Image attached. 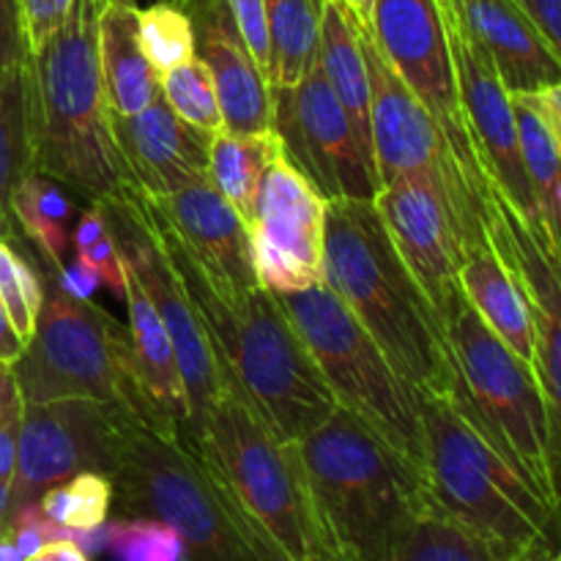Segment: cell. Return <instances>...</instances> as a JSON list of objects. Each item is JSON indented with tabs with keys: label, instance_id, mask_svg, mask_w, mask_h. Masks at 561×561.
Instances as JSON below:
<instances>
[{
	"label": "cell",
	"instance_id": "6da1fadb",
	"mask_svg": "<svg viewBox=\"0 0 561 561\" xmlns=\"http://www.w3.org/2000/svg\"><path fill=\"white\" fill-rule=\"evenodd\" d=\"M137 203L195 305L225 389L283 442L310 436L337 411V400L277 294L263 285L230 288L219 283L146 197Z\"/></svg>",
	"mask_w": 561,
	"mask_h": 561
},
{
	"label": "cell",
	"instance_id": "7a4b0ae2",
	"mask_svg": "<svg viewBox=\"0 0 561 561\" xmlns=\"http://www.w3.org/2000/svg\"><path fill=\"white\" fill-rule=\"evenodd\" d=\"M327 285L376 340L420 398H453L447 327L394 250L373 201H329L323 236Z\"/></svg>",
	"mask_w": 561,
	"mask_h": 561
},
{
	"label": "cell",
	"instance_id": "3957f363",
	"mask_svg": "<svg viewBox=\"0 0 561 561\" xmlns=\"http://www.w3.org/2000/svg\"><path fill=\"white\" fill-rule=\"evenodd\" d=\"M102 9L104 0H75L58 33L27 55L33 173L60 181L88 203L113 201L129 190L99 64Z\"/></svg>",
	"mask_w": 561,
	"mask_h": 561
},
{
	"label": "cell",
	"instance_id": "277c9868",
	"mask_svg": "<svg viewBox=\"0 0 561 561\" xmlns=\"http://www.w3.org/2000/svg\"><path fill=\"white\" fill-rule=\"evenodd\" d=\"M321 548L345 561H392L427 482L354 414L334 411L299 442Z\"/></svg>",
	"mask_w": 561,
	"mask_h": 561
},
{
	"label": "cell",
	"instance_id": "5b68a950",
	"mask_svg": "<svg viewBox=\"0 0 561 561\" xmlns=\"http://www.w3.org/2000/svg\"><path fill=\"white\" fill-rule=\"evenodd\" d=\"M110 480L118 513L168 524L184 561H288L186 438L124 416Z\"/></svg>",
	"mask_w": 561,
	"mask_h": 561
},
{
	"label": "cell",
	"instance_id": "8992f818",
	"mask_svg": "<svg viewBox=\"0 0 561 561\" xmlns=\"http://www.w3.org/2000/svg\"><path fill=\"white\" fill-rule=\"evenodd\" d=\"M427 493L449 518L526 557H553L561 513L449 398H420Z\"/></svg>",
	"mask_w": 561,
	"mask_h": 561
},
{
	"label": "cell",
	"instance_id": "52a82bcc",
	"mask_svg": "<svg viewBox=\"0 0 561 561\" xmlns=\"http://www.w3.org/2000/svg\"><path fill=\"white\" fill-rule=\"evenodd\" d=\"M44 285L36 329L16 359L14 376L25 403L88 398L118 405L153 431L173 436L142 394L131 356L129 327L91 299H77L60 283V263L33 255Z\"/></svg>",
	"mask_w": 561,
	"mask_h": 561
},
{
	"label": "cell",
	"instance_id": "ba28073f",
	"mask_svg": "<svg viewBox=\"0 0 561 561\" xmlns=\"http://www.w3.org/2000/svg\"><path fill=\"white\" fill-rule=\"evenodd\" d=\"M340 409L427 482L422 400L329 285L277 294Z\"/></svg>",
	"mask_w": 561,
	"mask_h": 561
},
{
	"label": "cell",
	"instance_id": "9c48e42d",
	"mask_svg": "<svg viewBox=\"0 0 561 561\" xmlns=\"http://www.w3.org/2000/svg\"><path fill=\"white\" fill-rule=\"evenodd\" d=\"M186 442L285 559L307 561L321 548L299 442L274 436L230 389H222L201 433Z\"/></svg>",
	"mask_w": 561,
	"mask_h": 561
},
{
	"label": "cell",
	"instance_id": "30bf717a",
	"mask_svg": "<svg viewBox=\"0 0 561 561\" xmlns=\"http://www.w3.org/2000/svg\"><path fill=\"white\" fill-rule=\"evenodd\" d=\"M453 403L561 513L551 466V422L535 370L466 301L447 323Z\"/></svg>",
	"mask_w": 561,
	"mask_h": 561
},
{
	"label": "cell",
	"instance_id": "8fae6325",
	"mask_svg": "<svg viewBox=\"0 0 561 561\" xmlns=\"http://www.w3.org/2000/svg\"><path fill=\"white\" fill-rule=\"evenodd\" d=\"M359 22V20H356ZM362 49L370 75V131L381 186L403 175H422L442 190L455 230L463 244V255L474 247L491 244L488 239V186L477 184L449 148L425 104L409 91L398 71L389 66L373 38L370 27L359 22Z\"/></svg>",
	"mask_w": 561,
	"mask_h": 561
},
{
	"label": "cell",
	"instance_id": "7c38bea8",
	"mask_svg": "<svg viewBox=\"0 0 561 561\" xmlns=\"http://www.w3.org/2000/svg\"><path fill=\"white\" fill-rule=\"evenodd\" d=\"M102 208L121 257L135 272L137 283L168 329L186 398V431L181 438H195L208 409L225 389L206 329L201 327L195 305L137 197L126 190L121 197L104 201Z\"/></svg>",
	"mask_w": 561,
	"mask_h": 561
},
{
	"label": "cell",
	"instance_id": "4fadbf2b",
	"mask_svg": "<svg viewBox=\"0 0 561 561\" xmlns=\"http://www.w3.org/2000/svg\"><path fill=\"white\" fill-rule=\"evenodd\" d=\"M272 129L285 153L327 201H376L381 192L376 162L362 148L321 60L316 58L296 85L272 88Z\"/></svg>",
	"mask_w": 561,
	"mask_h": 561
},
{
	"label": "cell",
	"instance_id": "5bb4252c",
	"mask_svg": "<svg viewBox=\"0 0 561 561\" xmlns=\"http://www.w3.org/2000/svg\"><path fill=\"white\" fill-rule=\"evenodd\" d=\"M370 33L389 66L433 115L460 168L488 186L460 104L442 0H376Z\"/></svg>",
	"mask_w": 561,
	"mask_h": 561
},
{
	"label": "cell",
	"instance_id": "9a60e30c",
	"mask_svg": "<svg viewBox=\"0 0 561 561\" xmlns=\"http://www.w3.org/2000/svg\"><path fill=\"white\" fill-rule=\"evenodd\" d=\"M124 416L131 414L88 398L25 403L11 477V513L82 471L113 474Z\"/></svg>",
	"mask_w": 561,
	"mask_h": 561
},
{
	"label": "cell",
	"instance_id": "2e32d148",
	"mask_svg": "<svg viewBox=\"0 0 561 561\" xmlns=\"http://www.w3.org/2000/svg\"><path fill=\"white\" fill-rule=\"evenodd\" d=\"M442 9L447 20L449 47H453L460 104H463L466 124H469L482 173L513 203L515 211L531 228L542 230L540 206H537L535 190L526 175L524 153H520L513 96L502 85L491 58L471 33L463 9L453 0H442Z\"/></svg>",
	"mask_w": 561,
	"mask_h": 561
},
{
	"label": "cell",
	"instance_id": "e0dca14e",
	"mask_svg": "<svg viewBox=\"0 0 561 561\" xmlns=\"http://www.w3.org/2000/svg\"><path fill=\"white\" fill-rule=\"evenodd\" d=\"M488 239L524 288L535 327V376L551 422V466L561 504V266L546 233L531 228L488 181Z\"/></svg>",
	"mask_w": 561,
	"mask_h": 561
},
{
	"label": "cell",
	"instance_id": "ac0fdd59",
	"mask_svg": "<svg viewBox=\"0 0 561 561\" xmlns=\"http://www.w3.org/2000/svg\"><path fill=\"white\" fill-rule=\"evenodd\" d=\"M327 203L283 148L268 168L257 217L250 225L252 263L263 288L296 294L327 285Z\"/></svg>",
	"mask_w": 561,
	"mask_h": 561
},
{
	"label": "cell",
	"instance_id": "d6986e66",
	"mask_svg": "<svg viewBox=\"0 0 561 561\" xmlns=\"http://www.w3.org/2000/svg\"><path fill=\"white\" fill-rule=\"evenodd\" d=\"M373 203L387 225L389 239L394 241V250L431 296L447 327L466 305V296L460 288L463 244L442 190L422 175H403L381 186Z\"/></svg>",
	"mask_w": 561,
	"mask_h": 561
},
{
	"label": "cell",
	"instance_id": "ffe728a7",
	"mask_svg": "<svg viewBox=\"0 0 561 561\" xmlns=\"http://www.w3.org/2000/svg\"><path fill=\"white\" fill-rule=\"evenodd\" d=\"M110 126L135 195L157 201L195 175H208L214 135L179 118L162 93L135 115L110 110Z\"/></svg>",
	"mask_w": 561,
	"mask_h": 561
},
{
	"label": "cell",
	"instance_id": "44dd1931",
	"mask_svg": "<svg viewBox=\"0 0 561 561\" xmlns=\"http://www.w3.org/2000/svg\"><path fill=\"white\" fill-rule=\"evenodd\" d=\"M195 31V58L206 64L222 104L225 131L255 135L272 129V85L241 38L228 0H173Z\"/></svg>",
	"mask_w": 561,
	"mask_h": 561
},
{
	"label": "cell",
	"instance_id": "7402d4cb",
	"mask_svg": "<svg viewBox=\"0 0 561 561\" xmlns=\"http://www.w3.org/2000/svg\"><path fill=\"white\" fill-rule=\"evenodd\" d=\"M140 197V195H137ZM197 261L230 288H257L250 228L208 175H195L164 197H146Z\"/></svg>",
	"mask_w": 561,
	"mask_h": 561
},
{
	"label": "cell",
	"instance_id": "603a6c76",
	"mask_svg": "<svg viewBox=\"0 0 561 561\" xmlns=\"http://www.w3.org/2000/svg\"><path fill=\"white\" fill-rule=\"evenodd\" d=\"M460 9L510 96L561 82V60L518 0H469Z\"/></svg>",
	"mask_w": 561,
	"mask_h": 561
},
{
	"label": "cell",
	"instance_id": "cb8c5ba5",
	"mask_svg": "<svg viewBox=\"0 0 561 561\" xmlns=\"http://www.w3.org/2000/svg\"><path fill=\"white\" fill-rule=\"evenodd\" d=\"M124 299L126 307H129L131 356H135V373L142 394L151 403L153 414L159 416L164 431L173 433V436H184L186 398L173 343H170V334L164 329L162 318L157 316L151 299L146 296L142 285L137 283L135 272L129 266H126Z\"/></svg>",
	"mask_w": 561,
	"mask_h": 561
},
{
	"label": "cell",
	"instance_id": "d4e9b609",
	"mask_svg": "<svg viewBox=\"0 0 561 561\" xmlns=\"http://www.w3.org/2000/svg\"><path fill=\"white\" fill-rule=\"evenodd\" d=\"M135 0L104 3L99 16V64L113 113L135 115L162 93V82L148 60L137 27Z\"/></svg>",
	"mask_w": 561,
	"mask_h": 561
},
{
	"label": "cell",
	"instance_id": "484cf974",
	"mask_svg": "<svg viewBox=\"0 0 561 561\" xmlns=\"http://www.w3.org/2000/svg\"><path fill=\"white\" fill-rule=\"evenodd\" d=\"M460 288L482 321L535 370V327H531L529 301L493 244L466 252L460 263Z\"/></svg>",
	"mask_w": 561,
	"mask_h": 561
},
{
	"label": "cell",
	"instance_id": "4316f807",
	"mask_svg": "<svg viewBox=\"0 0 561 561\" xmlns=\"http://www.w3.org/2000/svg\"><path fill=\"white\" fill-rule=\"evenodd\" d=\"M318 60L323 66L334 96L343 104L345 115L354 124L356 137L367 157L373 159V131H370V75H367L365 49L359 38V22L337 0L323 3L321 42H318ZM376 162V159H373Z\"/></svg>",
	"mask_w": 561,
	"mask_h": 561
},
{
	"label": "cell",
	"instance_id": "83f0119b",
	"mask_svg": "<svg viewBox=\"0 0 561 561\" xmlns=\"http://www.w3.org/2000/svg\"><path fill=\"white\" fill-rule=\"evenodd\" d=\"M283 148V140L274 129L255 131V135H236V131L222 129L211 137L208 179L222 192L225 201L239 211L247 228L255 222L263 181Z\"/></svg>",
	"mask_w": 561,
	"mask_h": 561
},
{
	"label": "cell",
	"instance_id": "f1b7e54d",
	"mask_svg": "<svg viewBox=\"0 0 561 561\" xmlns=\"http://www.w3.org/2000/svg\"><path fill=\"white\" fill-rule=\"evenodd\" d=\"M551 557H526L499 546L491 537L469 529L460 520L427 504L411 518L394 546L392 561H548Z\"/></svg>",
	"mask_w": 561,
	"mask_h": 561
},
{
	"label": "cell",
	"instance_id": "f546056e",
	"mask_svg": "<svg viewBox=\"0 0 561 561\" xmlns=\"http://www.w3.org/2000/svg\"><path fill=\"white\" fill-rule=\"evenodd\" d=\"M11 217L20 222L25 239L55 263H64L71 250L77 206L60 181L27 173L11 192Z\"/></svg>",
	"mask_w": 561,
	"mask_h": 561
},
{
	"label": "cell",
	"instance_id": "4dcf8cb0",
	"mask_svg": "<svg viewBox=\"0 0 561 561\" xmlns=\"http://www.w3.org/2000/svg\"><path fill=\"white\" fill-rule=\"evenodd\" d=\"M327 0H266L272 71L268 85L290 88L318 58L321 16Z\"/></svg>",
	"mask_w": 561,
	"mask_h": 561
},
{
	"label": "cell",
	"instance_id": "1f68e13d",
	"mask_svg": "<svg viewBox=\"0 0 561 561\" xmlns=\"http://www.w3.org/2000/svg\"><path fill=\"white\" fill-rule=\"evenodd\" d=\"M33 173L27 137V71L22 80L0 88V239H14L11 192Z\"/></svg>",
	"mask_w": 561,
	"mask_h": 561
},
{
	"label": "cell",
	"instance_id": "d6a6232c",
	"mask_svg": "<svg viewBox=\"0 0 561 561\" xmlns=\"http://www.w3.org/2000/svg\"><path fill=\"white\" fill-rule=\"evenodd\" d=\"M113 480L99 471H82L60 485L49 488L38 507L49 520L71 531L102 529L113 510Z\"/></svg>",
	"mask_w": 561,
	"mask_h": 561
},
{
	"label": "cell",
	"instance_id": "836d02e7",
	"mask_svg": "<svg viewBox=\"0 0 561 561\" xmlns=\"http://www.w3.org/2000/svg\"><path fill=\"white\" fill-rule=\"evenodd\" d=\"M137 27H140L142 49H146L153 71L159 75V82L168 71L179 69L181 64L195 58L192 22L173 0H162V3L137 11Z\"/></svg>",
	"mask_w": 561,
	"mask_h": 561
},
{
	"label": "cell",
	"instance_id": "e575fe53",
	"mask_svg": "<svg viewBox=\"0 0 561 561\" xmlns=\"http://www.w3.org/2000/svg\"><path fill=\"white\" fill-rule=\"evenodd\" d=\"M0 301L14 332L27 345L42 310L44 285L33 255L16 250L11 239H0Z\"/></svg>",
	"mask_w": 561,
	"mask_h": 561
},
{
	"label": "cell",
	"instance_id": "d590c367",
	"mask_svg": "<svg viewBox=\"0 0 561 561\" xmlns=\"http://www.w3.org/2000/svg\"><path fill=\"white\" fill-rule=\"evenodd\" d=\"M162 96L173 107V113L195 129L208 131V135H217L225 129L217 85H214L211 71L206 69L201 58H192L181 64L179 69L168 71L162 77Z\"/></svg>",
	"mask_w": 561,
	"mask_h": 561
},
{
	"label": "cell",
	"instance_id": "8d00e7d4",
	"mask_svg": "<svg viewBox=\"0 0 561 561\" xmlns=\"http://www.w3.org/2000/svg\"><path fill=\"white\" fill-rule=\"evenodd\" d=\"M104 546L115 561H184V546L168 524L140 515H121L104 524Z\"/></svg>",
	"mask_w": 561,
	"mask_h": 561
},
{
	"label": "cell",
	"instance_id": "74e56055",
	"mask_svg": "<svg viewBox=\"0 0 561 561\" xmlns=\"http://www.w3.org/2000/svg\"><path fill=\"white\" fill-rule=\"evenodd\" d=\"M515 107V121H518V140H520V153H524L526 175L531 181V190H535L537 206L546 208L548 197H551V186L557 181V173L561 168V153L553 142V137L548 135L546 124L540 121V115L529 107L520 96H513Z\"/></svg>",
	"mask_w": 561,
	"mask_h": 561
},
{
	"label": "cell",
	"instance_id": "f35d334b",
	"mask_svg": "<svg viewBox=\"0 0 561 561\" xmlns=\"http://www.w3.org/2000/svg\"><path fill=\"white\" fill-rule=\"evenodd\" d=\"M25 398L16 383L14 365L0 362V482L11 485L16 466V442H20Z\"/></svg>",
	"mask_w": 561,
	"mask_h": 561
},
{
	"label": "cell",
	"instance_id": "ab89813d",
	"mask_svg": "<svg viewBox=\"0 0 561 561\" xmlns=\"http://www.w3.org/2000/svg\"><path fill=\"white\" fill-rule=\"evenodd\" d=\"M75 0H20V27L27 55L38 53L58 33Z\"/></svg>",
	"mask_w": 561,
	"mask_h": 561
},
{
	"label": "cell",
	"instance_id": "60d3db41",
	"mask_svg": "<svg viewBox=\"0 0 561 561\" xmlns=\"http://www.w3.org/2000/svg\"><path fill=\"white\" fill-rule=\"evenodd\" d=\"M228 9L239 25L241 38L252 53L263 75L272 71V36H268L266 0H228Z\"/></svg>",
	"mask_w": 561,
	"mask_h": 561
},
{
	"label": "cell",
	"instance_id": "b9f144b4",
	"mask_svg": "<svg viewBox=\"0 0 561 561\" xmlns=\"http://www.w3.org/2000/svg\"><path fill=\"white\" fill-rule=\"evenodd\" d=\"M27 71V49L20 27V3L0 0V88L22 80Z\"/></svg>",
	"mask_w": 561,
	"mask_h": 561
},
{
	"label": "cell",
	"instance_id": "7bdbcfd3",
	"mask_svg": "<svg viewBox=\"0 0 561 561\" xmlns=\"http://www.w3.org/2000/svg\"><path fill=\"white\" fill-rule=\"evenodd\" d=\"M77 257H82V261L91 263V266L96 268L99 279H102V283L107 285L115 296H121V299H124L126 296V266H124V257H121V252H118V247H115L113 233H110V230L96 241V244L88 247L85 252H77Z\"/></svg>",
	"mask_w": 561,
	"mask_h": 561
},
{
	"label": "cell",
	"instance_id": "ee69618b",
	"mask_svg": "<svg viewBox=\"0 0 561 561\" xmlns=\"http://www.w3.org/2000/svg\"><path fill=\"white\" fill-rule=\"evenodd\" d=\"M518 5L529 14L548 47L561 60V0H518Z\"/></svg>",
	"mask_w": 561,
	"mask_h": 561
},
{
	"label": "cell",
	"instance_id": "f6af8a7d",
	"mask_svg": "<svg viewBox=\"0 0 561 561\" xmlns=\"http://www.w3.org/2000/svg\"><path fill=\"white\" fill-rule=\"evenodd\" d=\"M513 96H520L546 124L548 135L553 137L557 142L559 153H561V82H553V85L542 88V91L535 93H513Z\"/></svg>",
	"mask_w": 561,
	"mask_h": 561
},
{
	"label": "cell",
	"instance_id": "bcb514c9",
	"mask_svg": "<svg viewBox=\"0 0 561 561\" xmlns=\"http://www.w3.org/2000/svg\"><path fill=\"white\" fill-rule=\"evenodd\" d=\"M107 230L110 225L107 217H104L102 203H91V206L77 217L75 228H71V250H75V255L77 252H85L91 244H96Z\"/></svg>",
	"mask_w": 561,
	"mask_h": 561
},
{
	"label": "cell",
	"instance_id": "7dc6e473",
	"mask_svg": "<svg viewBox=\"0 0 561 561\" xmlns=\"http://www.w3.org/2000/svg\"><path fill=\"white\" fill-rule=\"evenodd\" d=\"M58 274H60V283H64V288L69 290L71 296H77V299H91V296L96 294L99 285H102L96 268L77 255H75V263H69V266H66V263H60Z\"/></svg>",
	"mask_w": 561,
	"mask_h": 561
},
{
	"label": "cell",
	"instance_id": "c3c4849f",
	"mask_svg": "<svg viewBox=\"0 0 561 561\" xmlns=\"http://www.w3.org/2000/svg\"><path fill=\"white\" fill-rule=\"evenodd\" d=\"M542 233H546L548 247H551L553 257H557L561 266V168L551 186V197H548L546 208H542Z\"/></svg>",
	"mask_w": 561,
	"mask_h": 561
},
{
	"label": "cell",
	"instance_id": "681fc988",
	"mask_svg": "<svg viewBox=\"0 0 561 561\" xmlns=\"http://www.w3.org/2000/svg\"><path fill=\"white\" fill-rule=\"evenodd\" d=\"M22 351H25V343H22L20 334L14 332L9 316H5L3 301H0V362H5V365H16Z\"/></svg>",
	"mask_w": 561,
	"mask_h": 561
},
{
	"label": "cell",
	"instance_id": "f907efd6",
	"mask_svg": "<svg viewBox=\"0 0 561 561\" xmlns=\"http://www.w3.org/2000/svg\"><path fill=\"white\" fill-rule=\"evenodd\" d=\"M47 553L53 561H91L85 548L77 546L75 540L53 542V546H47Z\"/></svg>",
	"mask_w": 561,
	"mask_h": 561
},
{
	"label": "cell",
	"instance_id": "816d5d0a",
	"mask_svg": "<svg viewBox=\"0 0 561 561\" xmlns=\"http://www.w3.org/2000/svg\"><path fill=\"white\" fill-rule=\"evenodd\" d=\"M337 3L345 5V9L362 22V25L370 27V16H373V5H376V0H337Z\"/></svg>",
	"mask_w": 561,
	"mask_h": 561
},
{
	"label": "cell",
	"instance_id": "f5cc1de1",
	"mask_svg": "<svg viewBox=\"0 0 561 561\" xmlns=\"http://www.w3.org/2000/svg\"><path fill=\"white\" fill-rule=\"evenodd\" d=\"M9 515H11V485L0 482V537L9 531Z\"/></svg>",
	"mask_w": 561,
	"mask_h": 561
},
{
	"label": "cell",
	"instance_id": "db71d44e",
	"mask_svg": "<svg viewBox=\"0 0 561 561\" xmlns=\"http://www.w3.org/2000/svg\"><path fill=\"white\" fill-rule=\"evenodd\" d=\"M0 561H25L20 548H16L9 537H0Z\"/></svg>",
	"mask_w": 561,
	"mask_h": 561
},
{
	"label": "cell",
	"instance_id": "11a10c76",
	"mask_svg": "<svg viewBox=\"0 0 561 561\" xmlns=\"http://www.w3.org/2000/svg\"><path fill=\"white\" fill-rule=\"evenodd\" d=\"M307 561H345V559H340L337 553H332V551H327V548H318L316 553H312L310 559Z\"/></svg>",
	"mask_w": 561,
	"mask_h": 561
},
{
	"label": "cell",
	"instance_id": "9f6ffc18",
	"mask_svg": "<svg viewBox=\"0 0 561 561\" xmlns=\"http://www.w3.org/2000/svg\"><path fill=\"white\" fill-rule=\"evenodd\" d=\"M25 561H53V559H49L47 548H44V551H42V553H36V557H31V559H25Z\"/></svg>",
	"mask_w": 561,
	"mask_h": 561
},
{
	"label": "cell",
	"instance_id": "6f0895ef",
	"mask_svg": "<svg viewBox=\"0 0 561 561\" xmlns=\"http://www.w3.org/2000/svg\"><path fill=\"white\" fill-rule=\"evenodd\" d=\"M553 559H557V561H561V546H559V551H557V553H553Z\"/></svg>",
	"mask_w": 561,
	"mask_h": 561
},
{
	"label": "cell",
	"instance_id": "680465c9",
	"mask_svg": "<svg viewBox=\"0 0 561 561\" xmlns=\"http://www.w3.org/2000/svg\"><path fill=\"white\" fill-rule=\"evenodd\" d=\"M453 3H458V5H466V3H469V0H453Z\"/></svg>",
	"mask_w": 561,
	"mask_h": 561
},
{
	"label": "cell",
	"instance_id": "91938a15",
	"mask_svg": "<svg viewBox=\"0 0 561 561\" xmlns=\"http://www.w3.org/2000/svg\"><path fill=\"white\" fill-rule=\"evenodd\" d=\"M104 3H113V0H104Z\"/></svg>",
	"mask_w": 561,
	"mask_h": 561
},
{
	"label": "cell",
	"instance_id": "94428289",
	"mask_svg": "<svg viewBox=\"0 0 561 561\" xmlns=\"http://www.w3.org/2000/svg\"><path fill=\"white\" fill-rule=\"evenodd\" d=\"M548 561H557V559H553V557H551V559H548Z\"/></svg>",
	"mask_w": 561,
	"mask_h": 561
}]
</instances>
